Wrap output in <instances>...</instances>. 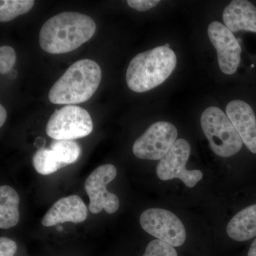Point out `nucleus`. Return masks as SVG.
<instances>
[{
	"mask_svg": "<svg viewBox=\"0 0 256 256\" xmlns=\"http://www.w3.org/2000/svg\"><path fill=\"white\" fill-rule=\"evenodd\" d=\"M96 30L95 22L90 16L65 12L44 24L40 33V46L52 54L68 53L90 40Z\"/></svg>",
	"mask_w": 256,
	"mask_h": 256,
	"instance_id": "f257e3e1",
	"label": "nucleus"
},
{
	"mask_svg": "<svg viewBox=\"0 0 256 256\" xmlns=\"http://www.w3.org/2000/svg\"><path fill=\"white\" fill-rule=\"evenodd\" d=\"M102 78L100 66L92 60L74 62L54 82L48 92L52 104L74 105L88 100Z\"/></svg>",
	"mask_w": 256,
	"mask_h": 256,
	"instance_id": "f03ea898",
	"label": "nucleus"
},
{
	"mask_svg": "<svg viewBox=\"0 0 256 256\" xmlns=\"http://www.w3.org/2000/svg\"><path fill=\"white\" fill-rule=\"evenodd\" d=\"M176 62L174 50L165 46L138 54L128 67V88L136 92H149L169 78L176 68Z\"/></svg>",
	"mask_w": 256,
	"mask_h": 256,
	"instance_id": "7ed1b4c3",
	"label": "nucleus"
},
{
	"mask_svg": "<svg viewBox=\"0 0 256 256\" xmlns=\"http://www.w3.org/2000/svg\"><path fill=\"white\" fill-rule=\"evenodd\" d=\"M201 126L210 149L216 156L229 158L242 149V138L226 114L218 107L210 106L204 111Z\"/></svg>",
	"mask_w": 256,
	"mask_h": 256,
	"instance_id": "20e7f679",
	"label": "nucleus"
},
{
	"mask_svg": "<svg viewBox=\"0 0 256 256\" xmlns=\"http://www.w3.org/2000/svg\"><path fill=\"white\" fill-rule=\"evenodd\" d=\"M92 128V117L86 110L79 106H66L52 114L46 130L54 140H74L89 136Z\"/></svg>",
	"mask_w": 256,
	"mask_h": 256,
	"instance_id": "39448f33",
	"label": "nucleus"
},
{
	"mask_svg": "<svg viewBox=\"0 0 256 256\" xmlns=\"http://www.w3.org/2000/svg\"><path fill=\"white\" fill-rule=\"evenodd\" d=\"M143 230L156 239L180 247L186 238V229L182 220L172 212L163 208H148L140 217Z\"/></svg>",
	"mask_w": 256,
	"mask_h": 256,
	"instance_id": "423d86ee",
	"label": "nucleus"
},
{
	"mask_svg": "<svg viewBox=\"0 0 256 256\" xmlns=\"http://www.w3.org/2000/svg\"><path fill=\"white\" fill-rule=\"evenodd\" d=\"M191 154V146L184 139L176 140L166 156L156 166L158 178L163 181L178 178L188 188H193L203 178L198 170H186V165Z\"/></svg>",
	"mask_w": 256,
	"mask_h": 256,
	"instance_id": "0eeeda50",
	"label": "nucleus"
},
{
	"mask_svg": "<svg viewBox=\"0 0 256 256\" xmlns=\"http://www.w3.org/2000/svg\"><path fill=\"white\" fill-rule=\"evenodd\" d=\"M178 134V130L171 122H156L136 140L133 154L141 160H161L176 142Z\"/></svg>",
	"mask_w": 256,
	"mask_h": 256,
	"instance_id": "6e6552de",
	"label": "nucleus"
},
{
	"mask_svg": "<svg viewBox=\"0 0 256 256\" xmlns=\"http://www.w3.org/2000/svg\"><path fill=\"white\" fill-rule=\"evenodd\" d=\"M116 176V166L106 164L96 168L86 180L84 188L90 198L88 208L92 214H96L105 210L111 214L118 210V197L106 190L108 184L111 182Z\"/></svg>",
	"mask_w": 256,
	"mask_h": 256,
	"instance_id": "1a4fd4ad",
	"label": "nucleus"
},
{
	"mask_svg": "<svg viewBox=\"0 0 256 256\" xmlns=\"http://www.w3.org/2000/svg\"><path fill=\"white\" fill-rule=\"evenodd\" d=\"M208 35L217 52L220 70L226 75L236 73L240 62L242 47L234 34L220 22L208 25Z\"/></svg>",
	"mask_w": 256,
	"mask_h": 256,
	"instance_id": "9d476101",
	"label": "nucleus"
},
{
	"mask_svg": "<svg viewBox=\"0 0 256 256\" xmlns=\"http://www.w3.org/2000/svg\"><path fill=\"white\" fill-rule=\"evenodd\" d=\"M226 114L244 144L256 154V118L252 106L245 101L232 100L227 105Z\"/></svg>",
	"mask_w": 256,
	"mask_h": 256,
	"instance_id": "9b49d317",
	"label": "nucleus"
},
{
	"mask_svg": "<svg viewBox=\"0 0 256 256\" xmlns=\"http://www.w3.org/2000/svg\"><path fill=\"white\" fill-rule=\"evenodd\" d=\"M87 216L85 203L77 195H72L55 202L42 218V224L50 227L65 222L78 224L86 220Z\"/></svg>",
	"mask_w": 256,
	"mask_h": 256,
	"instance_id": "f8f14e48",
	"label": "nucleus"
},
{
	"mask_svg": "<svg viewBox=\"0 0 256 256\" xmlns=\"http://www.w3.org/2000/svg\"><path fill=\"white\" fill-rule=\"evenodd\" d=\"M224 25L230 32L256 33V8L246 0H234L224 10Z\"/></svg>",
	"mask_w": 256,
	"mask_h": 256,
	"instance_id": "ddd939ff",
	"label": "nucleus"
},
{
	"mask_svg": "<svg viewBox=\"0 0 256 256\" xmlns=\"http://www.w3.org/2000/svg\"><path fill=\"white\" fill-rule=\"evenodd\" d=\"M226 233L236 242H246L256 236V204L244 208L229 222Z\"/></svg>",
	"mask_w": 256,
	"mask_h": 256,
	"instance_id": "4468645a",
	"label": "nucleus"
},
{
	"mask_svg": "<svg viewBox=\"0 0 256 256\" xmlns=\"http://www.w3.org/2000/svg\"><path fill=\"white\" fill-rule=\"evenodd\" d=\"M20 196L14 188L8 185L0 188V228L9 229L20 220Z\"/></svg>",
	"mask_w": 256,
	"mask_h": 256,
	"instance_id": "2eb2a0df",
	"label": "nucleus"
},
{
	"mask_svg": "<svg viewBox=\"0 0 256 256\" xmlns=\"http://www.w3.org/2000/svg\"><path fill=\"white\" fill-rule=\"evenodd\" d=\"M48 148L50 158L58 170L67 165L74 164L78 160L80 154V146L74 140H54Z\"/></svg>",
	"mask_w": 256,
	"mask_h": 256,
	"instance_id": "dca6fc26",
	"label": "nucleus"
},
{
	"mask_svg": "<svg viewBox=\"0 0 256 256\" xmlns=\"http://www.w3.org/2000/svg\"><path fill=\"white\" fill-rule=\"evenodd\" d=\"M33 0H2L0 1V22H8L20 15L26 14L33 8Z\"/></svg>",
	"mask_w": 256,
	"mask_h": 256,
	"instance_id": "f3484780",
	"label": "nucleus"
},
{
	"mask_svg": "<svg viewBox=\"0 0 256 256\" xmlns=\"http://www.w3.org/2000/svg\"><path fill=\"white\" fill-rule=\"evenodd\" d=\"M142 256H178L174 247L159 239L149 242Z\"/></svg>",
	"mask_w": 256,
	"mask_h": 256,
	"instance_id": "a211bd4d",
	"label": "nucleus"
},
{
	"mask_svg": "<svg viewBox=\"0 0 256 256\" xmlns=\"http://www.w3.org/2000/svg\"><path fill=\"white\" fill-rule=\"evenodd\" d=\"M16 53L12 47H0V73L8 74L12 69L16 63Z\"/></svg>",
	"mask_w": 256,
	"mask_h": 256,
	"instance_id": "6ab92c4d",
	"label": "nucleus"
},
{
	"mask_svg": "<svg viewBox=\"0 0 256 256\" xmlns=\"http://www.w3.org/2000/svg\"><path fill=\"white\" fill-rule=\"evenodd\" d=\"M158 0H128V4L132 9L139 12H146L159 4Z\"/></svg>",
	"mask_w": 256,
	"mask_h": 256,
	"instance_id": "aec40b11",
	"label": "nucleus"
},
{
	"mask_svg": "<svg viewBox=\"0 0 256 256\" xmlns=\"http://www.w3.org/2000/svg\"><path fill=\"white\" fill-rule=\"evenodd\" d=\"M18 246L12 239L2 237L0 238V256H14Z\"/></svg>",
	"mask_w": 256,
	"mask_h": 256,
	"instance_id": "412c9836",
	"label": "nucleus"
},
{
	"mask_svg": "<svg viewBox=\"0 0 256 256\" xmlns=\"http://www.w3.org/2000/svg\"><path fill=\"white\" fill-rule=\"evenodd\" d=\"M8 114H6V109L2 105H0V126L2 127L6 121Z\"/></svg>",
	"mask_w": 256,
	"mask_h": 256,
	"instance_id": "4be33fe9",
	"label": "nucleus"
},
{
	"mask_svg": "<svg viewBox=\"0 0 256 256\" xmlns=\"http://www.w3.org/2000/svg\"><path fill=\"white\" fill-rule=\"evenodd\" d=\"M248 256H256V238L250 246V249L248 252Z\"/></svg>",
	"mask_w": 256,
	"mask_h": 256,
	"instance_id": "5701e85b",
	"label": "nucleus"
}]
</instances>
